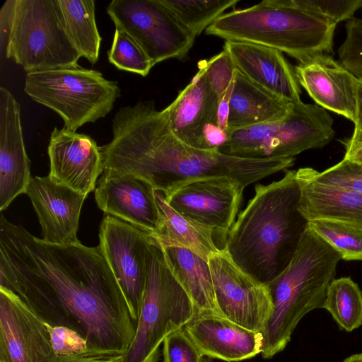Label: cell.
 <instances>
[{
  "instance_id": "6da1fadb",
  "label": "cell",
  "mask_w": 362,
  "mask_h": 362,
  "mask_svg": "<svg viewBox=\"0 0 362 362\" xmlns=\"http://www.w3.org/2000/svg\"><path fill=\"white\" fill-rule=\"evenodd\" d=\"M0 286L45 322L78 332L88 350L124 354L136 322L99 245L46 243L0 218Z\"/></svg>"
},
{
  "instance_id": "7a4b0ae2",
  "label": "cell",
  "mask_w": 362,
  "mask_h": 362,
  "mask_svg": "<svg viewBox=\"0 0 362 362\" xmlns=\"http://www.w3.org/2000/svg\"><path fill=\"white\" fill-rule=\"evenodd\" d=\"M111 141L100 146L104 170L139 177L166 195L199 178L229 177L245 187L293 165L294 158H245L192 147L173 132L153 101L121 107Z\"/></svg>"
},
{
  "instance_id": "3957f363",
  "label": "cell",
  "mask_w": 362,
  "mask_h": 362,
  "mask_svg": "<svg viewBox=\"0 0 362 362\" xmlns=\"http://www.w3.org/2000/svg\"><path fill=\"white\" fill-rule=\"evenodd\" d=\"M300 194L294 170L268 185H256L253 197L228 233L223 248L257 281L267 284L284 272L308 227L298 209Z\"/></svg>"
},
{
  "instance_id": "277c9868",
  "label": "cell",
  "mask_w": 362,
  "mask_h": 362,
  "mask_svg": "<svg viewBox=\"0 0 362 362\" xmlns=\"http://www.w3.org/2000/svg\"><path fill=\"white\" fill-rule=\"evenodd\" d=\"M340 255L309 227L288 267L268 283L272 312L262 333V356L282 351L300 320L324 308L328 287L334 279Z\"/></svg>"
},
{
  "instance_id": "5b68a950",
  "label": "cell",
  "mask_w": 362,
  "mask_h": 362,
  "mask_svg": "<svg viewBox=\"0 0 362 362\" xmlns=\"http://www.w3.org/2000/svg\"><path fill=\"white\" fill-rule=\"evenodd\" d=\"M335 28V24L292 5L290 0H265L223 14L206 33L225 41L272 47L300 63L332 53Z\"/></svg>"
},
{
  "instance_id": "8992f818",
  "label": "cell",
  "mask_w": 362,
  "mask_h": 362,
  "mask_svg": "<svg viewBox=\"0 0 362 362\" xmlns=\"http://www.w3.org/2000/svg\"><path fill=\"white\" fill-rule=\"evenodd\" d=\"M1 52L27 72L78 66L57 0H6L0 9Z\"/></svg>"
},
{
  "instance_id": "52a82bcc",
  "label": "cell",
  "mask_w": 362,
  "mask_h": 362,
  "mask_svg": "<svg viewBox=\"0 0 362 362\" xmlns=\"http://www.w3.org/2000/svg\"><path fill=\"white\" fill-rule=\"evenodd\" d=\"M197 309L170 269L163 247L152 236L148 247L146 283L134 338L122 362H158L160 346L183 328Z\"/></svg>"
},
{
  "instance_id": "ba28073f",
  "label": "cell",
  "mask_w": 362,
  "mask_h": 362,
  "mask_svg": "<svg viewBox=\"0 0 362 362\" xmlns=\"http://www.w3.org/2000/svg\"><path fill=\"white\" fill-rule=\"evenodd\" d=\"M24 92L57 112L64 127L76 132L108 115L121 90L117 81L78 66L27 73Z\"/></svg>"
},
{
  "instance_id": "9c48e42d",
  "label": "cell",
  "mask_w": 362,
  "mask_h": 362,
  "mask_svg": "<svg viewBox=\"0 0 362 362\" xmlns=\"http://www.w3.org/2000/svg\"><path fill=\"white\" fill-rule=\"evenodd\" d=\"M332 125L324 108L300 101L281 119L228 131V140L219 151L245 158H291L328 144L335 134Z\"/></svg>"
},
{
  "instance_id": "30bf717a",
  "label": "cell",
  "mask_w": 362,
  "mask_h": 362,
  "mask_svg": "<svg viewBox=\"0 0 362 362\" xmlns=\"http://www.w3.org/2000/svg\"><path fill=\"white\" fill-rule=\"evenodd\" d=\"M106 11L115 28L131 36L153 66L185 58L196 38L160 0H113Z\"/></svg>"
},
{
  "instance_id": "8fae6325",
  "label": "cell",
  "mask_w": 362,
  "mask_h": 362,
  "mask_svg": "<svg viewBox=\"0 0 362 362\" xmlns=\"http://www.w3.org/2000/svg\"><path fill=\"white\" fill-rule=\"evenodd\" d=\"M151 235L107 214L99 230V247L115 274L136 322L144 300L146 260Z\"/></svg>"
},
{
  "instance_id": "7c38bea8",
  "label": "cell",
  "mask_w": 362,
  "mask_h": 362,
  "mask_svg": "<svg viewBox=\"0 0 362 362\" xmlns=\"http://www.w3.org/2000/svg\"><path fill=\"white\" fill-rule=\"evenodd\" d=\"M208 262L221 315L262 332L273 308L267 285L242 271L224 248L211 256Z\"/></svg>"
},
{
  "instance_id": "4fadbf2b",
  "label": "cell",
  "mask_w": 362,
  "mask_h": 362,
  "mask_svg": "<svg viewBox=\"0 0 362 362\" xmlns=\"http://www.w3.org/2000/svg\"><path fill=\"white\" fill-rule=\"evenodd\" d=\"M245 187L229 177H211L187 182L165 195L182 216L226 238L235 221Z\"/></svg>"
},
{
  "instance_id": "5bb4252c",
  "label": "cell",
  "mask_w": 362,
  "mask_h": 362,
  "mask_svg": "<svg viewBox=\"0 0 362 362\" xmlns=\"http://www.w3.org/2000/svg\"><path fill=\"white\" fill-rule=\"evenodd\" d=\"M53 355L46 322L0 286V362H47Z\"/></svg>"
},
{
  "instance_id": "9a60e30c",
  "label": "cell",
  "mask_w": 362,
  "mask_h": 362,
  "mask_svg": "<svg viewBox=\"0 0 362 362\" xmlns=\"http://www.w3.org/2000/svg\"><path fill=\"white\" fill-rule=\"evenodd\" d=\"M47 153L53 180L87 196L95 189L104 164L100 146L91 136L54 127Z\"/></svg>"
},
{
  "instance_id": "2e32d148",
  "label": "cell",
  "mask_w": 362,
  "mask_h": 362,
  "mask_svg": "<svg viewBox=\"0 0 362 362\" xmlns=\"http://www.w3.org/2000/svg\"><path fill=\"white\" fill-rule=\"evenodd\" d=\"M37 215L46 243L66 245L77 238L79 218L87 195L46 177H32L26 193Z\"/></svg>"
},
{
  "instance_id": "e0dca14e",
  "label": "cell",
  "mask_w": 362,
  "mask_h": 362,
  "mask_svg": "<svg viewBox=\"0 0 362 362\" xmlns=\"http://www.w3.org/2000/svg\"><path fill=\"white\" fill-rule=\"evenodd\" d=\"M98 206L146 231L155 233L159 220L156 190L146 181L132 175L103 171L95 189Z\"/></svg>"
},
{
  "instance_id": "ac0fdd59",
  "label": "cell",
  "mask_w": 362,
  "mask_h": 362,
  "mask_svg": "<svg viewBox=\"0 0 362 362\" xmlns=\"http://www.w3.org/2000/svg\"><path fill=\"white\" fill-rule=\"evenodd\" d=\"M30 163L23 134L21 106L6 88H0V210L25 194L31 180Z\"/></svg>"
},
{
  "instance_id": "d6986e66",
  "label": "cell",
  "mask_w": 362,
  "mask_h": 362,
  "mask_svg": "<svg viewBox=\"0 0 362 362\" xmlns=\"http://www.w3.org/2000/svg\"><path fill=\"white\" fill-rule=\"evenodd\" d=\"M223 49L235 69L255 84L291 103L300 100V88L294 68L281 52L266 46L225 41Z\"/></svg>"
},
{
  "instance_id": "ffe728a7",
  "label": "cell",
  "mask_w": 362,
  "mask_h": 362,
  "mask_svg": "<svg viewBox=\"0 0 362 362\" xmlns=\"http://www.w3.org/2000/svg\"><path fill=\"white\" fill-rule=\"evenodd\" d=\"M203 356L227 362L240 361L262 352L263 337L225 317L197 313L183 327Z\"/></svg>"
},
{
  "instance_id": "44dd1931",
  "label": "cell",
  "mask_w": 362,
  "mask_h": 362,
  "mask_svg": "<svg viewBox=\"0 0 362 362\" xmlns=\"http://www.w3.org/2000/svg\"><path fill=\"white\" fill-rule=\"evenodd\" d=\"M299 84L321 107L353 122L357 78L330 54H321L294 67Z\"/></svg>"
},
{
  "instance_id": "7402d4cb",
  "label": "cell",
  "mask_w": 362,
  "mask_h": 362,
  "mask_svg": "<svg viewBox=\"0 0 362 362\" xmlns=\"http://www.w3.org/2000/svg\"><path fill=\"white\" fill-rule=\"evenodd\" d=\"M163 110L174 134L184 143L204 148L203 131L209 123L217 124L219 98L211 87L204 66Z\"/></svg>"
},
{
  "instance_id": "603a6c76",
  "label": "cell",
  "mask_w": 362,
  "mask_h": 362,
  "mask_svg": "<svg viewBox=\"0 0 362 362\" xmlns=\"http://www.w3.org/2000/svg\"><path fill=\"white\" fill-rule=\"evenodd\" d=\"M300 187L298 209L308 221L330 219L362 226V195L314 178L311 168L296 171Z\"/></svg>"
},
{
  "instance_id": "cb8c5ba5",
  "label": "cell",
  "mask_w": 362,
  "mask_h": 362,
  "mask_svg": "<svg viewBox=\"0 0 362 362\" xmlns=\"http://www.w3.org/2000/svg\"><path fill=\"white\" fill-rule=\"evenodd\" d=\"M293 104L258 86L235 69L228 131L281 119L290 112Z\"/></svg>"
},
{
  "instance_id": "d4e9b609",
  "label": "cell",
  "mask_w": 362,
  "mask_h": 362,
  "mask_svg": "<svg viewBox=\"0 0 362 362\" xmlns=\"http://www.w3.org/2000/svg\"><path fill=\"white\" fill-rule=\"evenodd\" d=\"M159 220L152 237L162 247L178 246L187 248L208 260L218 253L214 242V231L177 212L166 202L163 194L156 190Z\"/></svg>"
},
{
  "instance_id": "484cf974",
  "label": "cell",
  "mask_w": 362,
  "mask_h": 362,
  "mask_svg": "<svg viewBox=\"0 0 362 362\" xmlns=\"http://www.w3.org/2000/svg\"><path fill=\"white\" fill-rule=\"evenodd\" d=\"M162 247L170 269L192 300L197 313L221 315L208 260L185 247Z\"/></svg>"
},
{
  "instance_id": "4316f807",
  "label": "cell",
  "mask_w": 362,
  "mask_h": 362,
  "mask_svg": "<svg viewBox=\"0 0 362 362\" xmlns=\"http://www.w3.org/2000/svg\"><path fill=\"white\" fill-rule=\"evenodd\" d=\"M64 30L81 57L95 64L99 59L102 37L95 21L93 0H57Z\"/></svg>"
},
{
  "instance_id": "83f0119b",
  "label": "cell",
  "mask_w": 362,
  "mask_h": 362,
  "mask_svg": "<svg viewBox=\"0 0 362 362\" xmlns=\"http://www.w3.org/2000/svg\"><path fill=\"white\" fill-rule=\"evenodd\" d=\"M324 308L341 329L351 332L362 325V291L350 277L334 279L328 287Z\"/></svg>"
},
{
  "instance_id": "f1b7e54d",
  "label": "cell",
  "mask_w": 362,
  "mask_h": 362,
  "mask_svg": "<svg viewBox=\"0 0 362 362\" xmlns=\"http://www.w3.org/2000/svg\"><path fill=\"white\" fill-rule=\"evenodd\" d=\"M194 37L239 0H160Z\"/></svg>"
},
{
  "instance_id": "f546056e",
  "label": "cell",
  "mask_w": 362,
  "mask_h": 362,
  "mask_svg": "<svg viewBox=\"0 0 362 362\" xmlns=\"http://www.w3.org/2000/svg\"><path fill=\"white\" fill-rule=\"evenodd\" d=\"M308 227L346 261H362V226L330 219L310 221Z\"/></svg>"
},
{
  "instance_id": "4dcf8cb0",
  "label": "cell",
  "mask_w": 362,
  "mask_h": 362,
  "mask_svg": "<svg viewBox=\"0 0 362 362\" xmlns=\"http://www.w3.org/2000/svg\"><path fill=\"white\" fill-rule=\"evenodd\" d=\"M108 61L119 70L146 76L153 64L139 44L126 32L115 28Z\"/></svg>"
},
{
  "instance_id": "1f68e13d",
  "label": "cell",
  "mask_w": 362,
  "mask_h": 362,
  "mask_svg": "<svg viewBox=\"0 0 362 362\" xmlns=\"http://www.w3.org/2000/svg\"><path fill=\"white\" fill-rule=\"evenodd\" d=\"M292 5L337 25L353 18L362 8V0H290Z\"/></svg>"
},
{
  "instance_id": "d6a6232c",
  "label": "cell",
  "mask_w": 362,
  "mask_h": 362,
  "mask_svg": "<svg viewBox=\"0 0 362 362\" xmlns=\"http://www.w3.org/2000/svg\"><path fill=\"white\" fill-rule=\"evenodd\" d=\"M346 37L338 49L339 63L358 79L362 80V19L347 21Z\"/></svg>"
},
{
  "instance_id": "836d02e7",
  "label": "cell",
  "mask_w": 362,
  "mask_h": 362,
  "mask_svg": "<svg viewBox=\"0 0 362 362\" xmlns=\"http://www.w3.org/2000/svg\"><path fill=\"white\" fill-rule=\"evenodd\" d=\"M311 173L319 182L341 187L362 195V165L343 158L339 163L318 172Z\"/></svg>"
},
{
  "instance_id": "e575fe53",
  "label": "cell",
  "mask_w": 362,
  "mask_h": 362,
  "mask_svg": "<svg viewBox=\"0 0 362 362\" xmlns=\"http://www.w3.org/2000/svg\"><path fill=\"white\" fill-rule=\"evenodd\" d=\"M162 354L163 362H202L204 357L183 328L165 337Z\"/></svg>"
},
{
  "instance_id": "d590c367",
  "label": "cell",
  "mask_w": 362,
  "mask_h": 362,
  "mask_svg": "<svg viewBox=\"0 0 362 362\" xmlns=\"http://www.w3.org/2000/svg\"><path fill=\"white\" fill-rule=\"evenodd\" d=\"M199 63L204 68L211 87L220 98L231 85L235 70L228 53L223 49L210 59Z\"/></svg>"
},
{
  "instance_id": "8d00e7d4",
  "label": "cell",
  "mask_w": 362,
  "mask_h": 362,
  "mask_svg": "<svg viewBox=\"0 0 362 362\" xmlns=\"http://www.w3.org/2000/svg\"><path fill=\"white\" fill-rule=\"evenodd\" d=\"M51 337L54 354L71 355L88 349L86 341L76 331L64 326H52L46 322Z\"/></svg>"
},
{
  "instance_id": "74e56055",
  "label": "cell",
  "mask_w": 362,
  "mask_h": 362,
  "mask_svg": "<svg viewBox=\"0 0 362 362\" xmlns=\"http://www.w3.org/2000/svg\"><path fill=\"white\" fill-rule=\"evenodd\" d=\"M122 354L86 350L71 355L54 354L47 362H122Z\"/></svg>"
},
{
  "instance_id": "f35d334b",
  "label": "cell",
  "mask_w": 362,
  "mask_h": 362,
  "mask_svg": "<svg viewBox=\"0 0 362 362\" xmlns=\"http://www.w3.org/2000/svg\"><path fill=\"white\" fill-rule=\"evenodd\" d=\"M228 131L221 129L217 124H207L203 131L204 148L218 151L227 143Z\"/></svg>"
},
{
  "instance_id": "ab89813d",
  "label": "cell",
  "mask_w": 362,
  "mask_h": 362,
  "mask_svg": "<svg viewBox=\"0 0 362 362\" xmlns=\"http://www.w3.org/2000/svg\"><path fill=\"white\" fill-rule=\"evenodd\" d=\"M341 142L346 149L344 158L362 165V129L354 128L352 136Z\"/></svg>"
},
{
  "instance_id": "60d3db41",
  "label": "cell",
  "mask_w": 362,
  "mask_h": 362,
  "mask_svg": "<svg viewBox=\"0 0 362 362\" xmlns=\"http://www.w3.org/2000/svg\"><path fill=\"white\" fill-rule=\"evenodd\" d=\"M234 78V77H233ZM233 81L230 87L221 96L218 104L217 122L223 129L228 131V120L230 111V98L232 93Z\"/></svg>"
},
{
  "instance_id": "b9f144b4",
  "label": "cell",
  "mask_w": 362,
  "mask_h": 362,
  "mask_svg": "<svg viewBox=\"0 0 362 362\" xmlns=\"http://www.w3.org/2000/svg\"><path fill=\"white\" fill-rule=\"evenodd\" d=\"M354 123V128L362 129V80L358 78L356 88V117Z\"/></svg>"
},
{
  "instance_id": "7bdbcfd3",
  "label": "cell",
  "mask_w": 362,
  "mask_h": 362,
  "mask_svg": "<svg viewBox=\"0 0 362 362\" xmlns=\"http://www.w3.org/2000/svg\"><path fill=\"white\" fill-rule=\"evenodd\" d=\"M343 362H362V354H353L344 360Z\"/></svg>"
},
{
  "instance_id": "ee69618b",
  "label": "cell",
  "mask_w": 362,
  "mask_h": 362,
  "mask_svg": "<svg viewBox=\"0 0 362 362\" xmlns=\"http://www.w3.org/2000/svg\"><path fill=\"white\" fill-rule=\"evenodd\" d=\"M202 362H214V361H213L212 358L204 356L203 359H202Z\"/></svg>"
}]
</instances>
